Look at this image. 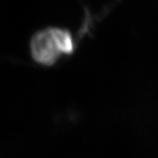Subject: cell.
Wrapping results in <instances>:
<instances>
[{"label": "cell", "mask_w": 158, "mask_h": 158, "mask_svg": "<svg viewBox=\"0 0 158 158\" xmlns=\"http://www.w3.org/2000/svg\"><path fill=\"white\" fill-rule=\"evenodd\" d=\"M29 46L35 62L48 67L56 64L62 56L73 54L76 43L68 29L51 27L35 33Z\"/></svg>", "instance_id": "1"}]
</instances>
